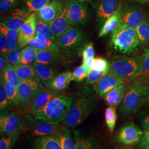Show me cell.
Wrapping results in <instances>:
<instances>
[{
    "mask_svg": "<svg viewBox=\"0 0 149 149\" xmlns=\"http://www.w3.org/2000/svg\"><path fill=\"white\" fill-rule=\"evenodd\" d=\"M74 96V93H69L54 97L44 108L33 115V118L54 124L63 122L69 112Z\"/></svg>",
    "mask_w": 149,
    "mask_h": 149,
    "instance_id": "obj_1",
    "label": "cell"
},
{
    "mask_svg": "<svg viewBox=\"0 0 149 149\" xmlns=\"http://www.w3.org/2000/svg\"><path fill=\"white\" fill-rule=\"evenodd\" d=\"M93 107L90 98L77 92L74 95L71 107L63 122L67 128H75L82 124L90 114Z\"/></svg>",
    "mask_w": 149,
    "mask_h": 149,
    "instance_id": "obj_2",
    "label": "cell"
},
{
    "mask_svg": "<svg viewBox=\"0 0 149 149\" xmlns=\"http://www.w3.org/2000/svg\"><path fill=\"white\" fill-rule=\"evenodd\" d=\"M145 81L140 76L127 87L120 111L124 116L134 114L143 104Z\"/></svg>",
    "mask_w": 149,
    "mask_h": 149,
    "instance_id": "obj_3",
    "label": "cell"
},
{
    "mask_svg": "<svg viewBox=\"0 0 149 149\" xmlns=\"http://www.w3.org/2000/svg\"><path fill=\"white\" fill-rule=\"evenodd\" d=\"M110 71L125 81H133L143 74V66L140 57L122 56L113 61Z\"/></svg>",
    "mask_w": 149,
    "mask_h": 149,
    "instance_id": "obj_4",
    "label": "cell"
},
{
    "mask_svg": "<svg viewBox=\"0 0 149 149\" xmlns=\"http://www.w3.org/2000/svg\"><path fill=\"white\" fill-rule=\"evenodd\" d=\"M111 41L114 49L123 54H130L141 44L135 29L117 28L112 32Z\"/></svg>",
    "mask_w": 149,
    "mask_h": 149,
    "instance_id": "obj_5",
    "label": "cell"
},
{
    "mask_svg": "<svg viewBox=\"0 0 149 149\" xmlns=\"http://www.w3.org/2000/svg\"><path fill=\"white\" fill-rule=\"evenodd\" d=\"M85 33L77 28L70 26L59 37L55 44L64 50L72 53L80 54L86 44Z\"/></svg>",
    "mask_w": 149,
    "mask_h": 149,
    "instance_id": "obj_6",
    "label": "cell"
},
{
    "mask_svg": "<svg viewBox=\"0 0 149 149\" xmlns=\"http://www.w3.org/2000/svg\"><path fill=\"white\" fill-rule=\"evenodd\" d=\"M146 18L145 11L138 6L122 2L120 6V21L117 28L136 29Z\"/></svg>",
    "mask_w": 149,
    "mask_h": 149,
    "instance_id": "obj_7",
    "label": "cell"
},
{
    "mask_svg": "<svg viewBox=\"0 0 149 149\" xmlns=\"http://www.w3.org/2000/svg\"><path fill=\"white\" fill-rule=\"evenodd\" d=\"M42 82L22 80L18 86L20 106L28 112L33 102L45 90Z\"/></svg>",
    "mask_w": 149,
    "mask_h": 149,
    "instance_id": "obj_8",
    "label": "cell"
},
{
    "mask_svg": "<svg viewBox=\"0 0 149 149\" xmlns=\"http://www.w3.org/2000/svg\"><path fill=\"white\" fill-rule=\"evenodd\" d=\"M68 12V17L71 26H83L87 21L89 11L85 2L69 0L65 7Z\"/></svg>",
    "mask_w": 149,
    "mask_h": 149,
    "instance_id": "obj_9",
    "label": "cell"
},
{
    "mask_svg": "<svg viewBox=\"0 0 149 149\" xmlns=\"http://www.w3.org/2000/svg\"><path fill=\"white\" fill-rule=\"evenodd\" d=\"M27 127L28 131L35 136L52 135L58 137L66 127L44 122L30 117Z\"/></svg>",
    "mask_w": 149,
    "mask_h": 149,
    "instance_id": "obj_10",
    "label": "cell"
},
{
    "mask_svg": "<svg viewBox=\"0 0 149 149\" xmlns=\"http://www.w3.org/2000/svg\"><path fill=\"white\" fill-rule=\"evenodd\" d=\"M121 3V0H98L93 6L96 10L98 27L101 28L107 20L117 11Z\"/></svg>",
    "mask_w": 149,
    "mask_h": 149,
    "instance_id": "obj_11",
    "label": "cell"
},
{
    "mask_svg": "<svg viewBox=\"0 0 149 149\" xmlns=\"http://www.w3.org/2000/svg\"><path fill=\"white\" fill-rule=\"evenodd\" d=\"M24 119L16 112L1 115L0 132L1 135L21 132L24 127Z\"/></svg>",
    "mask_w": 149,
    "mask_h": 149,
    "instance_id": "obj_12",
    "label": "cell"
},
{
    "mask_svg": "<svg viewBox=\"0 0 149 149\" xmlns=\"http://www.w3.org/2000/svg\"><path fill=\"white\" fill-rule=\"evenodd\" d=\"M144 136V133L133 122H128L123 125L116 136V140L125 145L139 143Z\"/></svg>",
    "mask_w": 149,
    "mask_h": 149,
    "instance_id": "obj_13",
    "label": "cell"
},
{
    "mask_svg": "<svg viewBox=\"0 0 149 149\" xmlns=\"http://www.w3.org/2000/svg\"><path fill=\"white\" fill-rule=\"evenodd\" d=\"M37 12H33L27 16L18 32V47L19 49L27 46L32 38L36 36V19Z\"/></svg>",
    "mask_w": 149,
    "mask_h": 149,
    "instance_id": "obj_14",
    "label": "cell"
},
{
    "mask_svg": "<svg viewBox=\"0 0 149 149\" xmlns=\"http://www.w3.org/2000/svg\"><path fill=\"white\" fill-rule=\"evenodd\" d=\"M28 16L27 9L24 7H16L11 11L2 14L1 22L5 24L10 28L19 32Z\"/></svg>",
    "mask_w": 149,
    "mask_h": 149,
    "instance_id": "obj_15",
    "label": "cell"
},
{
    "mask_svg": "<svg viewBox=\"0 0 149 149\" xmlns=\"http://www.w3.org/2000/svg\"><path fill=\"white\" fill-rule=\"evenodd\" d=\"M125 80L109 71V73L93 85V89L100 97L104 95L114 88L124 84Z\"/></svg>",
    "mask_w": 149,
    "mask_h": 149,
    "instance_id": "obj_16",
    "label": "cell"
},
{
    "mask_svg": "<svg viewBox=\"0 0 149 149\" xmlns=\"http://www.w3.org/2000/svg\"><path fill=\"white\" fill-rule=\"evenodd\" d=\"M64 7L60 0H52L37 12L38 18L49 25L63 12Z\"/></svg>",
    "mask_w": 149,
    "mask_h": 149,
    "instance_id": "obj_17",
    "label": "cell"
},
{
    "mask_svg": "<svg viewBox=\"0 0 149 149\" xmlns=\"http://www.w3.org/2000/svg\"><path fill=\"white\" fill-rule=\"evenodd\" d=\"M33 66L37 70L44 85L50 88V85L55 78L59 74V71L53 66L38 63L34 61Z\"/></svg>",
    "mask_w": 149,
    "mask_h": 149,
    "instance_id": "obj_18",
    "label": "cell"
},
{
    "mask_svg": "<svg viewBox=\"0 0 149 149\" xmlns=\"http://www.w3.org/2000/svg\"><path fill=\"white\" fill-rule=\"evenodd\" d=\"M59 95L58 91L46 88L45 90L33 102L27 112L33 116L34 115L44 108L52 98Z\"/></svg>",
    "mask_w": 149,
    "mask_h": 149,
    "instance_id": "obj_19",
    "label": "cell"
},
{
    "mask_svg": "<svg viewBox=\"0 0 149 149\" xmlns=\"http://www.w3.org/2000/svg\"><path fill=\"white\" fill-rule=\"evenodd\" d=\"M13 67L21 81L25 80L42 82L33 64L28 65L19 64Z\"/></svg>",
    "mask_w": 149,
    "mask_h": 149,
    "instance_id": "obj_20",
    "label": "cell"
},
{
    "mask_svg": "<svg viewBox=\"0 0 149 149\" xmlns=\"http://www.w3.org/2000/svg\"><path fill=\"white\" fill-rule=\"evenodd\" d=\"M49 26L56 38L63 34L70 26H71L70 24L68 17V12L65 7H64L62 13L55 19L49 24Z\"/></svg>",
    "mask_w": 149,
    "mask_h": 149,
    "instance_id": "obj_21",
    "label": "cell"
},
{
    "mask_svg": "<svg viewBox=\"0 0 149 149\" xmlns=\"http://www.w3.org/2000/svg\"><path fill=\"white\" fill-rule=\"evenodd\" d=\"M127 88L123 84L108 92L103 97L109 106H118L122 102Z\"/></svg>",
    "mask_w": 149,
    "mask_h": 149,
    "instance_id": "obj_22",
    "label": "cell"
},
{
    "mask_svg": "<svg viewBox=\"0 0 149 149\" xmlns=\"http://www.w3.org/2000/svg\"><path fill=\"white\" fill-rule=\"evenodd\" d=\"M34 61L54 67L61 64L62 60L59 53L47 50H39Z\"/></svg>",
    "mask_w": 149,
    "mask_h": 149,
    "instance_id": "obj_23",
    "label": "cell"
},
{
    "mask_svg": "<svg viewBox=\"0 0 149 149\" xmlns=\"http://www.w3.org/2000/svg\"><path fill=\"white\" fill-rule=\"evenodd\" d=\"M35 144L37 149H63L59 137L56 136H40Z\"/></svg>",
    "mask_w": 149,
    "mask_h": 149,
    "instance_id": "obj_24",
    "label": "cell"
},
{
    "mask_svg": "<svg viewBox=\"0 0 149 149\" xmlns=\"http://www.w3.org/2000/svg\"><path fill=\"white\" fill-rule=\"evenodd\" d=\"M120 21V7L113 15H112L100 28L99 37H103L113 32L117 28Z\"/></svg>",
    "mask_w": 149,
    "mask_h": 149,
    "instance_id": "obj_25",
    "label": "cell"
},
{
    "mask_svg": "<svg viewBox=\"0 0 149 149\" xmlns=\"http://www.w3.org/2000/svg\"><path fill=\"white\" fill-rule=\"evenodd\" d=\"M72 81V73L65 71L59 74L52 82L50 88L54 90L61 91L66 88Z\"/></svg>",
    "mask_w": 149,
    "mask_h": 149,
    "instance_id": "obj_26",
    "label": "cell"
},
{
    "mask_svg": "<svg viewBox=\"0 0 149 149\" xmlns=\"http://www.w3.org/2000/svg\"><path fill=\"white\" fill-rule=\"evenodd\" d=\"M3 81L10 106H17L20 105L18 87L8 81L5 80H3Z\"/></svg>",
    "mask_w": 149,
    "mask_h": 149,
    "instance_id": "obj_27",
    "label": "cell"
},
{
    "mask_svg": "<svg viewBox=\"0 0 149 149\" xmlns=\"http://www.w3.org/2000/svg\"><path fill=\"white\" fill-rule=\"evenodd\" d=\"M0 32H2L7 38L10 50L15 49L18 47V32L10 28L5 24L1 22Z\"/></svg>",
    "mask_w": 149,
    "mask_h": 149,
    "instance_id": "obj_28",
    "label": "cell"
},
{
    "mask_svg": "<svg viewBox=\"0 0 149 149\" xmlns=\"http://www.w3.org/2000/svg\"><path fill=\"white\" fill-rule=\"evenodd\" d=\"M135 31L140 43L145 45L149 44V18H146L142 22Z\"/></svg>",
    "mask_w": 149,
    "mask_h": 149,
    "instance_id": "obj_29",
    "label": "cell"
},
{
    "mask_svg": "<svg viewBox=\"0 0 149 149\" xmlns=\"http://www.w3.org/2000/svg\"><path fill=\"white\" fill-rule=\"evenodd\" d=\"M39 51L35 48L27 45L22 49L21 59L20 64L28 65L32 64L36 59Z\"/></svg>",
    "mask_w": 149,
    "mask_h": 149,
    "instance_id": "obj_30",
    "label": "cell"
},
{
    "mask_svg": "<svg viewBox=\"0 0 149 149\" xmlns=\"http://www.w3.org/2000/svg\"><path fill=\"white\" fill-rule=\"evenodd\" d=\"M52 0H22L27 9L28 15L33 12H38Z\"/></svg>",
    "mask_w": 149,
    "mask_h": 149,
    "instance_id": "obj_31",
    "label": "cell"
},
{
    "mask_svg": "<svg viewBox=\"0 0 149 149\" xmlns=\"http://www.w3.org/2000/svg\"><path fill=\"white\" fill-rule=\"evenodd\" d=\"M1 79L12 83L18 87L21 80L19 79L16 71L11 64H8L1 73Z\"/></svg>",
    "mask_w": 149,
    "mask_h": 149,
    "instance_id": "obj_32",
    "label": "cell"
},
{
    "mask_svg": "<svg viewBox=\"0 0 149 149\" xmlns=\"http://www.w3.org/2000/svg\"><path fill=\"white\" fill-rule=\"evenodd\" d=\"M36 31L37 33L43 36V37L49 38L55 43L56 38L55 37L49 25L41 21L38 17L36 19Z\"/></svg>",
    "mask_w": 149,
    "mask_h": 149,
    "instance_id": "obj_33",
    "label": "cell"
},
{
    "mask_svg": "<svg viewBox=\"0 0 149 149\" xmlns=\"http://www.w3.org/2000/svg\"><path fill=\"white\" fill-rule=\"evenodd\" d=\"M104 117L108 128L111 132H113L115 129L117 119L116 107L109 106L107 108Z\"/></svg>",
    "mask_w": 149,
    "mask_h": 149,
    "instance_id": "obj_34",
    "label": "cell"
},
{
    "mask_svg": "<svg viewBox=\"0 0 149 149\" xmlns=\"http://www.w3.org/2000/svg\"><path fill=\"white\" fill-rule=\"evenodd\" d=\"M74 149H96L91 139L81 137L77 132H74Z\"/></svg>",
    "mask_w": 149,
    "mask_h": 149,
    "instance_id": "obj_35",
    "label": "cell"
},
{
    "mask_svg": "<svg viewBox=\"0 0 149 149\" xmlns=\"http://www.w3.org/2000/svg\"><path fill=\"white\" fill-rule=\"evenodd\" d=\"M21 132L2 135L0 139V149H12L18 139Z\"/></svg>",
    "mask_w": 149,
    "mask_h": 149,
    "instance_id": "obj_36",
    "label": "cell"
},
{
    "mask_svg": "<svg viewBox=\"0 0 149 149\" xmlns=\"http://www.w3.org/2000/svg\"><path fill=\"white\" fill-rule=\"evenodd\" d=\"M59 139L63 149H74V143L71 138L69 129L66 127L59 135Z\"/></svg>",
    "mask_w": 149,
    "mask_h": 149,
    "instance_id": "obj_37",
    "label": "cell"
},
{
    "mask_svg": "<svg viewBox=\"0 0 149 149\" xmlns=\"http://www.w3.org/2000/svg\"><path fill=\"white\" fill-rule=\"evenodd\" d=\"M109 72V71L108 70L99 71L93 68L90 71L87 78L86 79V82L88 84H96L106 76Z\"/></svg>",
    "mask_w": 149,
    "mask_h": 149,
    "instance_id": "obj_38",
    "label": "cell"
},
{
    "mask_svg": "<svg viewBox=\"0 0 149 149\" xmlns=\"http://www.w3.org/2000/svg\"><path fill=\"white\" fill-rule=\"evenodd\" d=\"M9 102L6 91L4 81L1 79L0 82V111L1 115L5 114L7 109L10 107Z\"/></svg>",
    "mask_w": 149,
    "mask_h": 149,
    "instance_id": "obj_39",
    "label": "cell"
},
{
    "mask_svg": "<svg viewBox=\"0 0 149 149\" xmlns=\"http://www.w3.org/2000/svg\"><path fill=\"white\" fill-rule=\"evenodd\" d=\"M36 37L46 47V48L48 49V51L60 53L61 48L51 39L43 37V36H42L37 32L36 34Z\"/></svg>",
    "mask_w": 149,
    "mask_h": 149,
    "instance_id": "obj_40",
    "label": "cell"
},
{
    "mask_svg": "<svg viewBox=\"0 0 149 149\" xmlns=\"http://www.w3.org/2000/svg\"><path fill=\"white\" fill-rule=\"evenodd\" d=\"M90 71L82 64L76 68L72 72V80L76 82H81L87 78Z\"/></svg>",
    "mask_w": 149,
    "mask_h": 149,
    "instance_id": "obj_41",
    "label": "cell"
},
{
    "mask_svg": "<svg viewBox=\"0 0 149 149\" xmlns=\"http://www.w3.org/2000/svg\"><path fill=\"white\" fill-rule=\"evenodd\" d=\"M22 0H0L1 15L13 10Z\"/></svg>",
    "mask_w": 149,
    "mask_h": 149,
    "instance_id": "obj_42",
    "label": "cell"
},
{
    "mask_svg": "<svg viewBox=\"0 0 149 149\" xmlns=\"http://www.w3.org/2000/svg\"><path fill=\"white\" fill-rule=\"evenodd\" d=\"M21 55L22 52L21 49L17 48L13 50H10L6 59L8 61L9 64L14 66L20 64Z\"/></svg>",
    "mask_w": 149,
    "mask_h": 149,
    "instance_id": "obj_43",
    "label": "cell"
},
{
    "mask_svg": "<svg viewBox=\"0 0 149 149\" xmlns=\"http://www.w3.org/2000/svg\"><path fill=\"white\" fill-rule=\"evenodd\" d=\"M143 66V72L141 75L143 77H147L149 76V48L144 49V53L140 56Z\"/></svg>",
    "mask_w": 149,
    "mask_h": 149,
    "instance_id": "obj_44",
    "label": "cell"
},
{
    "mask_svg": "<svg viewBox=\"0 0 149 149\" xmlns=\"http://www.w3.org/2000/svg\"><path fill=\"white\" fill-rule=\"evenodd\" d=\"M10 51L8 40L5 36L0 32V53L1 56L7 58V55Z\"/></svg>",
    "mask_w": 149,
    "mask_h": 149,
    "instance_id": "obj_45",
    "label": "cell"
},
{
    "mask_svg": "<svg viewBox=\"0 0 149 149\" xmlns=\"http://www.w3.org/2000/svg\"><path fill=\"white\" fill-rule=\"evenodd\" d=\"M93 69L99 71H110L111 69V64L106 59L102 58H95V65Z\"/></svg>",
    "mask_w": 149,
    "mask_h": 149,
    "instance_id": "obj_46",
    "label": "cell"
},
{
    "mask_svg": "<svg viewBox=\"0 0 149 149\" xmlns=\"http://www.w3.org/2000/svg\"><path fill=\"white\" fill-rule=\"evenodd\" d=\"M82 61L88 59L95 58V50L92 43L86 44L82 50Z\"/></svg>",
    "mask_w": 149,
    "mask_h": 149,
    "instance_id": "obj_47",
    "label": "cell"
},
{
    "mask_svg": "<svg viewBox=\"0 0 149 149\" xmlns=\"http://www.w3.org/2000/svg\"><path fill=\"white\" fill-rule=\"evenodd\" d=\"M28 45L31 47L37 49L38 50L48 51V49L46 48V47L36 37V36L30 40Z\"/></svg>",
    "mask_w": 149,
    "mask_h": 149,
    "instance_id": "obj_48",
    "label": "cell"
},
{
    "mask_svg": "<svg viewBox=\"0 0 149 149\" xmlns=\"http://www.w3.org/2000/svg\"><path fill=\"white\" fill-rule=\"evenodd\" d=\"M140 123L145 131H149V112H143L141 113Z\"/></svg>",
    "mask_w": 149,
    "mask_h": 149,
    "instance_id": "obj_49",
    "label": "cell"
},
{
    "mask_svg": "<svg viewBox=\"0 0 149 149\" xmlns=\"http://www.w3.org/2000/svg\"><path fill=\"white\" fill-rule=\"evenodd\" d=\"M145 81V91H144L143 104L149 107V76L147 77H143Z\"/></svg>",
    "mask_w": 149,
    "mask_h": 149,
    "instance_id": "obj_50",
    "label": "cell"
},
{
    "mask_svg": "<svg viewBox=\"0 0 149 149\" xmlns=\"http://www.w3.org/2000/svg\"><path fill=\"white\" fill-rule=\"evenodd\" d=\"M138 149H149V139L143 136L139 143Z\"/></svg>",
    "mask_w": 149,
    "mask_h": 149,
    "instance_id": "obj_51",
    "label": "cell"
},
{
    "mask_svg": "<svg viewBox=\"0 0 149 149\" xmlns=\"http://www.w3.org/2000/svg\"><path fill=\"white\" fill-rule=\"evenodd\" d=\"M82 64L85 65L87 69L89 71H90L94 67L95 65V58H92V59H88L85 61H82Z\"/></svg>",
    "mask_w": 149,
    "mask_h": 149,
    "instance_id": "obj_52",
    "label": "cell"
},
{
    "mask_svg": "<svg viewBox=\"0 0 149 149\" xmlns=\"http://www.w3.org/2000/svg\"><path fill=\"white\" fill-rule=\"evenodd\" d=\"M9 64L8 61L7 59L1 56L0 57V72L1 73L3 70L5 69L6 67Z\"/></svg>",
    "mask_w": 149,
    "mask_h": 149,
    "instance_id": "obj_53",
    "label": "cell"
},
{
    "mask_svg": "<svg viewBox=\"0 0 149 149\" xmlns=\"http://www.w3.org/2000/svg\"><path fill=\"white\" fill-rule=\"evenodd\" d=\"M132 1L136 3H139L140 4H145L146 3H149V0H129Z\"/></svg>",
    "mask_w": 149,
    "mask_h": 149,
    "instance_id": "obj_54",
    "label": "cell"
},
{
    "mask_svg": "<svg viewBox=\"0 0 149 149\" xmlns=\"http://www.w3.org/2000/svg\"><path fill=\"white\" fill-rule=\"evenodd\" d=\"M118 149H134V148L131 145H124L120 146Z\"/></svg>",
    "mask_w": 149,
    "mask_h": 149,
    "instance_id": "obj_55",
    "label": "cell"
},
{
    "mask_svg": "<svg viewBox=\"0 0 149 149\" xmlns=\"http://www.w3.org/2000/svg\"><path fill=\"white\" fill-rule=\"evenodd\" d=\"M144 136L149 139V131H145L144 132Z\"/></svg>",
    "mask_w": 149,
    "mask_h": 149,
    "instance_id": "obj_56",
    "label": "cell"
},
{
    "mask_svg": "<svg viewBox=\"0 0 149 149\" xmlns=\"http://www.w3.org/2000/svg\"><path fill=\"white\" fill-rule=\"evenodd\" d=\"M71 1H80V2H90V3H92V0H71Z\"/></svg>",
    "mask_w": 149,
    "mask_h": 149,
    "instance_id": "obj_57",
    "label": "cell"
}]
</instances>
